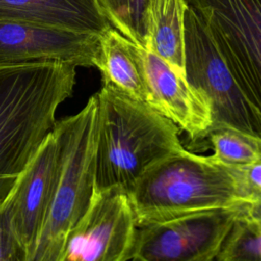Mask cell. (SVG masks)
<instances>
[{"label": "cell", "mask_w": 261, "mask_h": 261, "mask_svg": "<svg viewBox=\"0 0 261 261\" xmlns=\"http://www.w3.org/2000/svg\"><path fill=\"white\" fill-rule=\"evenodd\" d=\"M147 104L171 120L191 140L206 138L213 126L208 98L160 56L140 47Z\"/></svg>", "instance_id": "obj_10"}, {"label": "cell", "mask_w": 261, "mask_h": 261, "mask_svg": "<svg viewBox=\"0 0 261 261\" xmlns=\"http://www.w3.org/2000/svg\"><path fill=\"white\" fill-rule=\"evenodd\" d=\"M0 20L103 35L111 28L96 0H0Z\"/></svg>", "instance_id": "obj_12"}, {"label": "cell", "mask_w": 261, "mask_h": 261, "mask_svg": "<svg viewBox=\"0 0 261 261\" xmlns=\"http://www.w3.org/2000/svg\"><path fill=\"white\" fill-rule=\"evenodd\" d=\"M96 95V190L127 192L152 165L185 149L180 129L147 103L105 85Z\"/></svg>", "instance_id": "obj_2"}, {"label": "cell", "mask_w": 261, "mask_h": 261, "mask_svg": "<svg viewBox=\"0 0 261 261\" xmlns=\"http://www.w3.org/2000/svg\"><path fill=\"white\" fill-rule=\"evenodd\" d=\"M57 174L58 145L52 129L11 190V222L27 255L48 210Z\"/></svg>", "instance_id": "obj_11"}, {"label": "cell", "mask_w": 261, "mask_h": 261, "mask_svg": "<svg viewBox=\"0 0 261 261\" xmlns=\"http://www.w3.org/2000/svg\"><path fill=\"white\" fill-rule=\"evenodd\" d=\"M128 261H132V260H128Z\"/></svg>", "instance_id": "obj_20"}, {"label": "cell", "mask_w": 261, "mask_h": 261, "mask_svg": "<svg viewBox=\"0 0 261 261\" xmlns=\"http://www.w3.org/2000/svg\"><path fill=\"white\" fill-rule=\"evenodd\" d=\"M209 158L226 167H244L261 160V139L232 129L212 128L206 138Z\"/></svg>", "instance_id": "obj_16"}, {"label": "cell", "mask_w": 261, "mask_h": 261, "mask_svg": "<svg viewBox=\"0 0 261 261\" xmlns=\"http://www.w3.org/2000/svg\"><path fill=\"white\" fill-rule=\"evenodd\" d=\"M102 35L47 24L0 20V66L63 61L95 66Z\"/></svg>", "instance_id": "obj_9"}, {"label": "cell", "mask_w": 261, "mask_h": 261, "mask_svg": "<svg viewBox=\"0 0 261 261\" xmlns=\"http://www.w3.org/2000/svg\"><path fill=\"white\" fill-rule=\"evenodd\" d=\"M98 132L97 95L75 114L57 120L58 145L55 190L25 261H59L69 233L88 209L95 188Z\"/></svg>", "instance_id": "obj_4"}, {"label": "cell", "mask_w": 261, "mask_h": 261, "mask_svg": "<svg viewBox=\"0 0 261 261\" xmlns=\"http://www.w3.org/2000/svg\"><path fill=\"white\" fill-rule=\"evenodd\" d=\"M126 193L138 225L249 204L233 167L186 148L152 165Z\"/></svg>", "instance_id": "obj_3"}, {"label": "cell", "mask_w": 261, "mask_h": 261, "mask_svg": "<svg viewBox=\"0 0 261 261\" xmlns=\"http://www.w3.org/2000/svg\"><path fill=\"white\" fill-rule=\"evenodd\" d=\"M249 204H261V160L244 167H233Z\"/></svg>", "instance_id": "obj_19"}, {"label": "cell", "mask_w": 261, "mask_h": 261, "mask_svg": "<svg viewBox=\"0 0 261 261\" xmlns=\"http://www.w3.org/2000/svg\"><path fill=\"white\" fill-rule=\"evenodd\" d=\"M186 0H148L145 11V48L186 74Z\"/></svg>", "instance_id": "obj_14"}, {"label": "cell", "mask_w": 261, "mask_h": 261, "mask_svg": "<svg viewBox=\"0 0 261 261\" xmlns=\"http://www.w3.org/2000/svg\"><path fill=\"white\" fill-rule=\"evenodd\" d=\"M139 48L140 46L110 28L101 37L95 67L101 72L103 85L146 103L147 90Z\"/></svg>", "instance_id": "obj_13"}, {"label": "cell", "mask_w": 261, "mask_h": 261, "mask_svg": "<svg viewBox=\"0 0 261 261\" xmlns=\"http://www.w3.org/2000/svg\"><path fill=\"white\" fill-rule=\"evenodd\" d=\"M240 208L206 210L138 225L132 261H215Z\"/></svg>", "instance_id": "obj_6"}, {"label": "cell", "mask_w": 261, "mask_h": 261, "mask_svg": "<svg viewBox=\"0 0 261 261\" xmlns=\"http://www.w3.org/2000/svg\"><path fill=\"white\" fill-rule=\"evenodd\" d=\"M96 1L111 28L136 45L145 48V11L148 0Z\"/></svg>", "instance_id": "obj_17"}, {"label": "cell", "mask_w": 261, "mask_h": 261, "mask_svg": "<svg viewBox=\"0 0 261 261\" xmlns=\"http://www.w3.org/2000/svg\"><path fill=\"white\" fill-rule=\"evenodd\" d=\"M261 123V0H186Z\"/></svg>", "instance_id": "obj_5"}, {"label": "cell", "mask_w": 261, "mask_h": 261, "mask_svg": "<svg viewBox=\"0 0 261 261\" xmlns=\"http://www.w3.org/2000/svg\"><path fill=\"white\" fill-rule=\"evenodd\" d=\"M215 261H261V204H245Z\"/></svg>", "instance_id": "obj_15"}, {"label": "cell", "mask_w": 261, "mask_h": 261, "mask_svg": "<svg viewBox=\"0 0 261 261\" xmlns=\"http://www.w3.org/2000/svg\"><path fill=\"white\" fill-rule=\"evenodd\" d=\"M11 191L0 202V261H25L27 252L19 243L11 222Z\"/></svg>", "instance_id": "obj_18"}, {"label": "cell", "mask_w": 261, "mask_h": 261, "mask_svg": "<svg viewBox=\"0 0 261 261\" xmlns=\"http://www.w3.org/2000/svg\"><path fill=\"white\" fill-rule=\"evenodd\" d=\"M76 66L63 61L0 66V202L52 132L71 96Z\"/></svg>", "instance_id": "obj_1"}, {"label": "cell", "mask_w": 261, "mask_h": 261, "mask_svg": "<svg viewBox=\"0 0 261 261\" xmlns=\"http://www.w3.org/2000/svg\"><path fill=\"white\" fill-rule=\"evenodd\" d=\"M137 227L126 191L96 190L59 261H128Z\"/></svg>", "instance_id": "obj_8"}, {"label": "cell", "mask_w": 261, "mask_h": 261, "mask_svg": "<svg viewBox=\"0 0 261 261\" xmlns=\"http://www.w3.org/2000/svg\"><path fill=\"white\" fill-rule=\"evenodd\" d=\"M185 57L188 81L212 106V128H232L261 139V123L213 45L202 19L189 6L185 17Z\"/></svg>", "instance_id": "obj_7"}]
</instances>
